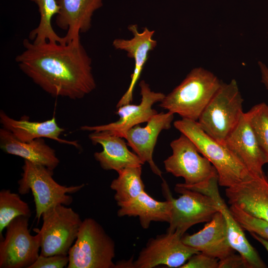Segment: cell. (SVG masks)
Instances as JSON below:
<instances>
[{"label": "cell", "instance_id": "cell-1", "mask_svg": "<svg viewBox=\"0 0 268 268\" xmlns=\"http://www.w3.org/2000/svg\"><path fill=\"white\" fill-rule=\"evenodd\" d=\"M23 46L15 58L18 67L52 96L79 99L95 88L91 59L80 38L67 43H36L25 39Z\"/></svg>", "mask_w": 268, "mask_h": 268}, {"label": "cell", "instance_id": "cell-2", "mask_svg": "<svg viewBox=\"0 0 268 268\" xmlns=\"http://www.w3.org/2000/svg\"><path fill=\"white\" fill-rule=\"evenodd\" d=\"M221 83L211 71L202 67L194 68L165 96L159 106L182 119L197 121Z\"/></svg>", "mask_w": 268, "mask_h": 268}, {"label": "cell", "instance_id": "cell-3", "mask_svg": "<svg viewBox=\"0 0 268 268\" xmlns=\"http://www.w3.org/2000/svg\"><path fill=\"white\" fill-rule=\"evenodd\" d=\"M173 125L188 137L213 165L219 186L229 188L253 176L224 144L206 134L197 121L182 119L175 121Z\"/></svg>", "mask_w": 268, "mask_h": 268}, {"label": "cell", "instance_id": "cell-4", "mask_svg": "<svg viewBox=\"0 0 268 268\" xmlns=\"http://www.w3.org/2000/svg\"><path fill=\"white\" fill-rule=\"evenodd\" d=\"M243 102L235 79L222 82L197 122L206 134L223 144L244 114Z\"/></svg>", "mask_w": 268, "mask_h": 268}, {"label": "cell", "instance_id": "cell-5", "mask_svg": "<svg viewBox=\"0 0 268 268\" xmlns=\"http://www.w3.org/2000/svg\"><path fill=\"white\" fill-rule=\"evenodd\" d=\"M67 268H115V245L102 226L92 218L82 222L70 248Z\"/></svg>", "mask_w": 268, "mask_h": 268}, {"label": "cell", "instance_id": "cell-6", "mask_svg": "<svg viewBox=\"0 0 268 268\" xmlns=\"http://www.w3.org/2000/svg\"><path fill=\"white\" fill-rule=\"evenodd\" d=\"M21 178L18 181L20 194L31 191L36 208V218L39 220L44 212L60 204L69 205L73 201L68 194L77 192L84 184L67 187L58 183L53 178V171L24 160Z\"/></svg>", "mask_w": 268, "mask_h": 268}, {"label": "cell", "instance_id": "cell-7", "mask_svg": "<svg viewBox=\"0 0 268 268\" xmlns=\"http://www.w3.org/2000/svg\"><path fill=\"white\" fill-rule=\"evenodd\" d=\"M162 186L166 198L172 205L167 232H176L182 236L193 225L210 221L218 211L215 201L208 196L186 189L179 183L175 190L181 195L174 198L164 180Z\"/></svg>", "mask_w": 268, "mask_h": 268}, {"label": "cell", "instance_id": "cell-8", "mask_svg": "<svg viewBox=\"0 0 268 268\" xmlns=\"http://www.w3.org/2000/svg\"><path fill=\"white\" fill-rule=\"evenodd\" d=\"M42 217V226L37 231L41 236L40 255H68L82 222L79 214L71 207L60 204L44 212Z\"/></svg>", "mask_w": 268, "mask_h": 268}, {"label": "cell", "instance_id": "cell-9", "mask_svg": "<svg viewBox=\"0 0 268 268\" xmlns=\"http://www.w3.org/2000/svg\"><path fill=\"white\" fill-rule=\"evenodd\" d=\"M29 217L14 218L6 228L5 237L0 242V268H29L38 259L41 236L28 229Z\"/></svg>", "mask_w": 268, "mask_h": 268}, {"label": "cell", "instance_id": "cell-10", "mask_svg": "<svg viewBox=\"0 0 268 268\" xmlns=\"http://www.w3.org/2000/svg\"><path fill=\"white\" fill-rule=\"evenodd\" d=\"M170 146L172 154L164 161V168L174 176L182 177L185 184H201L218 176L213 165L183 134L172 141Z\"/></svg>", "mask_w": 268, "mask_h": 268}, {"label": "cell", "instance_id": "cell-11", "mask_svg": "<svg viewBox=\"0 0 268 268\" xmlns=\"http://www.w3.org/2000/svg\"><path fill=\"white\" fill-rule=\"evenodd\" d=\"M182 237L176 232H167L150 239L133 263L132 268H152L163 265L180 268L193 255L199 253L185 245Z\"/></svg>", "mask_w": 268, "mask_h": 268}, {"label": "cell", "instance_id": "cell-12", "mask_svg": "<svg viewBox=\"0 0 268 268\" xmlns=\"http://www.w3.org/2000/svg\"><path fill=\"white\" fill-rule=\"evenodd\" d=\"M140 88L141 101L138 105L128 104L117 108L116 114L119 119L114 122L99 126H83L80 130L85 131H108L124 138L126 133L133 127L141 123L147 122L157 112L152 108V105L161 102L165 95L161 92L152 91L148 83L141 80Z\"/></svg>", "mask_w": 268, "mask_h": 268}, {"label": "cell", "instance_id": "cell-13", "mask_svg": "<svg viewBox=\"0 0 268 268\" xmlns=\"http://www.w3.org/2000/svg\"><path fill=\"white\" fill-rule=\"evenodd\" d=\"M218 178L215 176L208 182L194 186L192 190L208 196L215 201L218 211L223 214L226 226L229 244L246 262L248 268H266V264L260 257L256 250L246 237L244 230L231 213L218 190Z\"/></svg>", "mask_w": 268, "mask_h": 268}, {"label": "cell", "instance_id": "cell-14", "mask_svg": "<svg viewBox=\"0 0 268 268\" xmlns=\"http://www.w3.org/2000/svg\"><path fill=\"white\" fill-rule=\"evenodd\" d=\"M223 144L254 176L265 178L263 166L268 161L246 113Z\"/></svg>", "mask_w": 268, "mask_h": 268}, {"label": "cell", "instance_id": "cell-15", "mask_svg": "<svg viewBox=\"0 0 268 268\" xmlns=\"http://www.w3.org/2000/svg\"><path fill=\"white\" fill-rule=\"evenodd\" d=\"M174 114L168 111L154 115L144 127L136 125L129 130L124 137L134 153L144 163L147 162L155 175L162 177V171L153 159L154 149L160 133L169 129Z\"/></svg>", "mask_w": 268, "mask_h": 268}, {"label": "cell", "instance_id": "cell-16", "mask_svg": "<svg viewBox=\"0 0 268 268\" xmlns=\"http://www.w3.org/2000/svg\"><path fill=\"white\" fill-rule=\"evenodd\" d=\"M128 28L133 35L131 39L117 38L113 42V46L116 49L126 51L128 56L134 59L135 64L130 85L118 102L117 108L130 104L133 101L135 84L147 60L148 54L157 44V41L152 38L154 30L144 27L143 31L139 32L135 24L129 25Z\"/></svg>", "mask_w": 268, "mask_h": 268}, {"label": "cell", "instance_id": "cell-17", "mask_svg": "<svg viewBox=\"0 0 268 268\" xmlns=\"http://www.w3.org/2000/svg\"><path fill=\"white\" fill-rule=\"evenodd\" d=\"M228 203L268 222V180L254 176L225 189Z\"/></svg>", "mask_w": 268, "mask_h": 268}, {"label": "cell", "instance_id": "cell-18", "mask_svg": "<svg viewBox=\"0 0 268 268\" xmlns=\"http://www.w3.org/2000/svg\"><path fill=\"white\" fill-rule=\"evenodd\" d=\"M182 241L199 252L218 260L234 253L228 239L224 216L219 211L198 232L183 235Z\"/></svg>", "mask_w": 268, "mask_h": 268}, {"label": "cell", "instance_id": "cell-19", "mask_svg": "<svg viewBox=\"0 0 268 268\" xmlns=\"http://www.w3.org/2000/svg\"><path fill=\"white\" fill-rule=\"evenodd\" d=\"M60 10L56 23L67 30L66 42L80 38V33L88 31L91 27L94 13L103 5V0H57Z\"/></svg>", "mask_w": 268, "mask_h": 268}, {"label": "cell", "instance_id": "cell-20", "mask_svg": "<svg viewBox=\"0 0 268 268\" xmlns=\"http://www.w3.org/2000/svg\"><path fill=\"white\" fill-rule=\"evenodd\" d=\"M93 143L100 144L103 150L94 153L95 159L105 170L118 172L127 167L142 166L144 163L129 150L123 138L108 131L93 132L89 135Z\"/></svg>", "mask_w": 268, "mask_h": 268}, {"label": "cell", "instance_id": "cell-21", "mask_svg": "<svg viewBox=\"0 0 268 268\" xmlns=\"http://www.w3.org/2000/svg\"><path fill=\"white\" fill-rule=\"evenodd\" d=\"M0 146L1 149L8 154L21 157L52 171L60 163L55 150L47 145L42 138L23 142L16 138L9 131L2 128L0 130Z\"/></svg>", "mask_w": 268, "mask_h": 268}, {"label": "cell", "instance_id": "cell-22", "mask_svg": "<svg viewBox=\"0 0 268 268\" xmlns=\"http://www.w3.org/2000/svg\"><path fill=\"white\" fill-rule=\"evenodd\" d=\"M0 122L3 128L11 132L16 138L21 141L29 142L35 139L46 137L62 143L79 147L76 141H69L60 137L65 129L58 125L54 117L43 122L30 121L26 117L16 120L9 117L1 110Z\"/></svg>", "mask_w": 268, "mask_h": 268}, {"label": "cell", "instance_id": "cell-23", "mask_svg": "<svg viewBox=\"0 0 268 268\" xmlns=\"http://www.w3.org/2000/svg\"><path fill=\"white\" fill-rule=\"evenodd\" d=\"M117 205L120 207L117 211L118 216H138L143 229H147L152 221L169 223L171 219V201L167 199L164 201H156L145 191L134 199Z\"/></svg>", "mask_w": 268, "mask_h": 268}, {"label": "cell", "instance_id": "cell-24", "mask_svg": "<svg viewBox=\"0 0 268 268\" xmlns=\"http://www.w3.org/2000/svg\"><path fill=\"white\" fill-rule=\"evenodd\" d=\"M38 7L40 21L37 27L33 29L29 35V39L36 43L46 41L66 43L64 37L59 36L54 30L52 19L59 12L60 7L57 0H30Z\"/></svg>", "mask_w": 268, "mask_h": 268}, {"label": "cell", "instance_id": "cell-25", "mask_svg": "<svg viewBox=\"0 0 268 268\" xmlns=\"http://www.w3.org/2000/svg\"><path fill=\"white\" fill-rule=\"evenodd\" d=\"M141 173L142 166L127 167L118 172V177L110 185L111 189L115 191L117 203L130 201L144 191Z\"/></svg>", "mask_w": 268, "mask_h": 268}, {"label": "cell", "instance_id": "cell-26", "mask_svg": "<svg viewBox=\"0 0 268 268\" xmlns=\"http://www.w3.org/2000/svg\"><path fill=\"white\" fill-rule=\"evenodd\" d=\"M30 207L22 201L19 195L9 190L3 189L0 192V238L3 237L4 229L14 218L19 216L30 217Z\"/></svg>", "mask_w": 268, "mask_h": 268}, {"label": "cell", "instance_id": "cell-27", "mask_svg": "<svg viewBox=\"0 0 268 268\" xmlns=\"http://www.w3.org/2000/svg\"><path fill=\"white\" fill-rule=\"evenodd\" d=\"M246 113L268 161V105L265 102L257 104Z\"/></svg>", "mask_w": 268, "mask_h": 268}, {"label": "cell", "instance_id": "cell-28", "mask_svg": "<svg viewBox=\"0 0 268 268\" xmlns=\"http://www.w3.org/2000/svg\"><path fill=\"white\" fill-rule=\"evenodd\" d=\"M234 218L244 230L254 233L268 240V222L252 216L235 205L229 206Z\"/></svg>", "mask_w": 268, "mask_h": 268}, {"label": "cell", "instance_id": "cell-29", "mask_svg": "<svg viewBox=\"0 0 268 268\" xmlns=\"http://www.w3.org/2000/svg\"><path fill=\"white\" fill-rule=\"evenodd\" d=\"M68 255H55L50 256L39 255L29 268H63L68 264Z\"/></svg>", "mask_w": 268, "mask_h": 268}, {"label": "cell", "instance_id": "cell-30", "mask_svg": "<svg viewBox=\"0 0 268 268\" xmlns=\"http://www.w3.org/2000/svg\"><path fill=\"white\" fill-rule=\"evenodd\" d=\"M218 259L199 252L193 255L180 268H218Z\"/></svg>", "mask_w": 268, "mask_h": 268}, {"label": "cell", "instance_id": "cell-31", "mask_svg": "<svg viewBox=\"0 0 268 268\" xmlns=\"http://www.w3.org/2000/svg\"><path fill=\"white\" fill-rule=\"evenodd\" d=\"M218 268H248V266L239 254L236 255L234 253L221 260H218Z\"/></svg>", "mask_w": 268, "mask_h": 268}, {"label": "cell", "instance_id": "cell-32", "mask_svg": "<svg viewBox=\"0 0 268 268\" xmlns=\"http://www.w3.org/2000/svg\"><path fill=\"white\" fill-rule=\"evenodd\" d=\"M258 66L261 73V82L268 90V67L261 61L258 62Z\"/></svg>", "mask_w": 268, "mask_h": 268}, {"label": "cell", "instance_id": "cell-33", "mask_svg": "<svg viewBox=\"0 0 268 268\" xmlns=\"http://www.w3.org/2000/svg\"><path fill=\"white\" fill-rule=\"evenodd\" d=\"M254 239L261 244L268 252V240L261 237L257 234L250 233Z\"/></svg>", "mask_w": 268, "mask_h": 268}, {"label": "cell", "instance_id": "cell-34", "mask_svg": "<svg viewBox=\"0 0 268 268\" xmlns=\"http://www.w3.org/2000/svg\"><path fill=\"white\" fill-rule=\"evenodd\" d=\"M267 179H268V173H267Z\"/></svg>", "mask_w": 268, "mask_h": 268}]
</instances>
